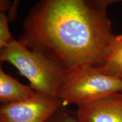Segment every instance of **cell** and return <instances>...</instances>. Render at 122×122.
<instances>
[{"instance_id":"6da1fadb","label":"cell","mask_w":122,"mask_h":122,"mask_svg":"<svg viewBox=\"0 0 122 122\" xmlns=\"http://www.w3.org/2000/svg\"><path fill=\"white\" fill-rule=\"evenodd\" d=\"M114 0H41L30 9L18 41L67 74L102 65L121 42L107 9Z\"/></svg>"},{"instance_id":"7a4b0ae2","label":"cell","mask_w":122,"mask_h":122,"mask_svg":"<svg viewBox=\"0 0 122 122\" xmlns=\"http://www.w3.org/2000/svg\"><path fill=\"white\" fill-rule=\"evenodd\" d=\"M7 62L28 79L36 92L58 97L67 73L44 54L15 39L0 50V63Z\"/></svg>"},{"instance_id":"3957f363","label":"cell","mask_w":122,"mask_h":122,"mask_svg":"<svg viewBox=\"0 0 122 122\" xmlns=\"http://www.w3.org/2000/svg\"><path fill=\"white\" fill-rule=\"evenodd\" d=\"M122 92V77L102 73L98 67L79 68L67 74L58 97L64 105L77 106Z\"/></svg>"},{"instance_id":"277c9868","label":"cell","mask_w":122,"mask_h":122,"mask_svg":"<svg viewBox=\"0 0 122 122\" xmlns=\"http://www.w3.org/2000/svg\"><path fill=\"white\" fill-rule=\"evenodd\" d=\"M65 106L58 97L36 92L27 99L0 105L6 122H47Z\"/></svg>"},{"instance_id":"5b68a950","label":"cell","mask_w":122,"mask_h":122,"mask_svg":"<svg viewBox=\"0 0 122 122\" xmlns=\"http://www.w3.org/2000/svg\"><path fill=\"white\" fill-rule=\"evenodd\" d=\"M79 122H122V92L77 106Z\"/></svg>"},{"instance_id":"8992f818","label":"cell","mask_w":122,"mask_h":122,"mask_svg":"<svg viewBox=\"0 0 122 122\" xmlns=\"http://www.w3.org/2000/svg\"><path fill=\"white\" fill-rule=\"evenodd\" d=\"M36 92L4 72L0 63V103L1 105L27 99Z\"/></svg>"},{"instance_id":"52a82bcc","label":"cell","mask_w":122,"mask_h":122,"mask_svg":"<svg viewBox=\"0 0 122 122\" xmlns=\"http://www.w3.org/2000/svg\"><path fill=\"white\" fill-rule=\"evenodd\" d=\"M103 74L111 76L122 75V45L121 42L110 53L104 63L98 67Z\"/></svg>"},{"instance_id":"ba28073f","label":"cell","mask_w":122,"mask_h":122,"mask_svg":"<svg viewBox=\"0 0 122 122\" xmlns=\"http://www.w3.org/2000/svg\"><path fill=\"white\" fill-rule=\"evenodd\" d=\"M10 22L7 14L0 13V50L14 39L9 29Z\"/></svg>"},{"instance_id":"9c48e42d","label":"cell","mask_w":122,"mask_h":122,"mask_svg":"<svg viewBox=\"0 0 122 122\" xmlns=\"http://www.w3.org/2000/svg\"><path fill=\"white\" fill-rule=\"evenodd\" d=\"M47 122H79L76 117V112H73L65 106L54 114Z\"/></svg>"},{"instance_id":"30bf717a","label":"cell","mask_w":122,"mask_h":122,"mask_svg":"<svg viewBox=\"0 0 122 122\" xmlns=\"http://www.w3.org/2000/svg\"><path fill=\"white\" fill-rule=\"evenodd\" d=\"M19 1L12 2L9 0H0V13L7 14L10 21L14 19L16 15Z\"/></svg>"},{"instance_id":"8fae6325","label":"cell","mask_w":122,"mask_h":122,"mask_svg":"<svg viewBox=\"0 0 122 122\" xmlns=\"http://www.w3.org/2000/svg\"><path fill=\"white\" fill-rule=\"evenodd\" d=\"M0 122H6L4 117H3L2 114H1V111H0Z\"/></svg>"},{"instance_id":"7c38bea8","label":"cell","mask_w":122,"mask_h":122,"mask_svg":"<svg viewBox=\"0 0 122 122\" xmlns=\"http://www.w3.org/2000/svg\"><path fill=\"white\" fill-rule=\"evenodd\" d=\"M121 44L122 45V41H121Z\"/></svg>"},{"instance_id":"4fadbf2b","label":"cell","mask_w":122,"mask_h":122,"mask_svg":"<svg viewBox=\"0 0 122 122\" xmlns=\"http://www.w3.org/2000/svg\"></svg>"}]
</instances>
